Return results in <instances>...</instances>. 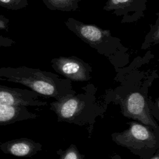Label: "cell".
Segmentation results:
<instances>
[{
	"label": "cell",
	"instance_id": "cell-1",
	"mask_svg": "<svg viewBox=\"0 0 159 159\" xmlns=\"http://www.w3.org/2000/svg\"><path fill=\"white\" fill-rule=\"evenodd\" d=\"M0 81L21 84L40 95L55 99L75 94L71 80L61 78L50 71L25 66L1 67Z\"/></svg>",
	"mask_w": 159,
	"mask_h": 159
},
{
	"label": "cell",
	"instance_id": "cell-2",
	"mask_svg": "<svg viewBox=\"0 0 159 159\" xmlns=\"http://www.w3.org/2000/svg\"><path fill=\"white\" fill-rule=\"evenodd\" d=\"M94 108L97 106L94 105L92 97L84 94L67 95L50 104V109L55 113L58 122L78 125L87 123L92 117H96L94 114H98L99 112Z\"/></svg>",
	"mask_w": 159,
	"mask_h": 159
},
{
	"label": "cell",
	"instance_id": "cell-3",
	"mask_svg": "<svg viewBox=\"0 0 159 159\" xmlns=\"http://www.w3.org/2000/svg\"><path fill=\"white\" fill-rule=\"evenodd\" d=\"M156 133L157 130L150 126L132 122L127 130L113 134L112 138L117 144L143 156L146 152L153 155L159 149V137Z\"/></svg>",
	"mask_w": 159,
	"mask_h": 159
},
{
	"label": "cell",
	"instance_id": "cell-4",
	"mask_svg": "<svg viewBox=\"0 0 159 159\" xmlns=\"http://www.w3.org/2000/svg\"><path fill=\"white\" fill-rule=\"evenodd\" d=\"M53 69L60 75L73 81H84L90 78L91 67L76 57H60L51 60Z\"/></svg>",
	"mask_w": 159,
	"mask_h": 159
},
{
	"label": "cell",
	"instance_id": "cell-5",
	"mask_svg": "<svg viewBox=\"0 0 159 159\" xmlns=\"http://www.w3.org/2000/svg\"><path fill=\"white\" fill-rule=\"evenodd\" d=\"M124 116L159 131V126L153 120L144 97L139 93H132L122 101Z\"/></svg>",
	"mask_w": 159,
	"mask_h": 159
},
{
	"label": "cell",
	"instance_id": "cell-6",
	"mask_svg": "<svg viewBox=\"0 0 159 159\" xmlns=\"http://www.w3.org/2000/svg\"><path fill=\"white\" fill-rule=\"evenodd\" d=\"M39 94L26 89L0 84V104L13 106L42 107L47 102L39 99Z\"/></svg>",
	"mask_w": 159,
	"mask_h": 159
},
{
	"label": "cell",
	"instance_id": "cell-7",
	"mask_svg": "<svg viewBox=\"0 0 159 159\" xmlns=\"http://www.w3.org/2000/svg\"><path fill=\"white\" fill-rule=\"evenodd\" d=\"M65 24L69 30L91 45L101 43L111 35L109 30L102 29L95 25L86 24L71 17L68 18Z\"/></svg>",
	"mask_w": 159,
	"mask_h": 159
},
{
	"label": "cell",
	"instance_id": "cell-8",
	"mask_svg": "<svg viewBox=\"0 0 159 159\" xmlns=\"http://www.w3.org/2000/svg\"><path fill=\"white\" fill-rule=\"evenodd\" d=\"M0 150L6 154L30 158L42 150V145L30 139L22 137L0 143Z\"/></svg>",
	"mask_w": 159,
	"mask_h": 159
},
{
	"label": "cell",
	"instance_id": "cell-9",
	"mask_svg": "<svg viewBox=\"0 0 159 159\" xmlns=\"http://www.w3.org/2000/svg\"><path fill=\"white\" fill-rule=\"evenodd\" d=\"M25 106H13L0 104V126L12 124L37 117Z\"/></svg>",
	"mask_w": 159,
	"mask_h": 159
},
{
	"label": "cell",
	"instance_id": "cell-10",
	"mask_svg": "<svg viewBox=\"0 0 159 159\" xmlns=\"http://www.w3.org/2000/svg\"><path fill=\"white\" fill-rule=\"evenodd\" d=\"M48 9L52 11H74L78 8L81 0H42Z\"/></svg>",
	"mask_w": 159,
	"mask_h": 159
},
{
	"label": "cell",
	"instance_id": "cell-11",
	"mask_svg": "<svg viewBox=\"0 0 159 159\" xmlns=\"http://www.w3.org/2000/svg\"><path fill=\"white\" fill-rule=\"evenodd\" d=\"M57 153L59 155L58 159H84V155H82L77 147L71 144L66 150H58Z\"/></svg>",
	"mask_w": 159,
	"mask_h": 159
},
{
	"label": "cell",
	"instance_id": "cell-12",
	"mask_svg": "<svg viewBox=\"0 0 159 159\" xmlns=\"http://www.w3.org/2000/svg\"><path fill=\"white\" fill-rule=\"evenodd\" d=\"M28 5L27 0H0V6L9 10H20Z\"/></svg>",
	"mask_w": 159,
	"mask_h": 159
},
{
	"label": "cell",
	"instance_id": "cell-13",
	"mask_svg": "<svg viewBox=\"0 0 159 159\" xmlns=\"http://www.w3.org/2000/svg\"><path fill=\"white\" fill-rule=\"evenodd\" d=\"M135 0H108L104 9L106 11H112L123 9L130 6Z\"/></svg>",
	"mask_w": 159,
	"mask_h": 159
},
{
	"label": "cell",
	"instance_id": "cell-14",
	"mask_svg": "<svg viewBox=\"0 0 159 159\" xmlns=\"http://www.w3.org/2000/svg\"><path fill=\"white\" fill-rule=\"evenodd\" d=\"M15 43V41H14L12 39L0 35V48L11 47Z\"/></svg>",
	"mask_w": 159,
	"mask_h": 159
},
{
	"label": "cell",
	"instance_id": "cell-15",
	"mask_svg": "<svg viewBox=\"0 0 159 159\" xmlns=\"http://www.w3.org/2000/svg\"><path fill=\"white\" fill-rule=\"evenodd\" d=\"M9 19L4 16L0 14V30L7 31L9 29Z\"/></svg>",
	"mask_w": 159,
	"mask_h": 159
},
{
	"label": "cell",
	"instance_id": "cell-16",
	"mask_svg": "<svg viewBox=\"0 0 159 159\" xmlns=\"http://www.w3.org/2000/svg\"><path fill=\"white\" fill-rule=\"evenodd\" d=\"M156 24V28L155 29L151 37V42L155 43H159V18Z\"/></svg>",
	"mask_w": 159,
	"mask_h": 159
},
{
	"label": "cell",
	"instance_id": "cell-17",
	"mask_svg": "<svg viewBox=\"0 0 159 159\" xmlns=\"http://www.w3.org/2000/svg\"><path fill=\"white\" fill-rule=\"evenodd\" d=\"M149 159H159V149H158L154 155H152L151 158Z\"/></svg>",
	"mask_w": 159,
	"mask_h": 159
},
{
	"label": "cell",
	"instance_id": "cell-18",
	"mask_svg": "<svg viewBox=\"0 0 159 159\" xmlns=\"http://www.w3.org/2000/svg\"><path fill=\"white\" fill-rule=\"evenodd\" d=\"M111 159H122V158L118 155H114L111 157Z\"/></svg>",
	"mask_w": 159,
	"mask_h": 159
},
{
	"label": "cell",
	"instance_id": "cell-19",
	"mask_svg": "<svg viewBox=\"0 0 159 159\" xmlns=\"http://www.w3.org/2000/svg\"><path fill=\"white\" fill-rule=\"evenodd\" d=\"M157 104H158V109H159V99H158V101H157Z\"/></svg>",
	"mask_w": 159,
	"mask_h": 159
}]
</instances>
